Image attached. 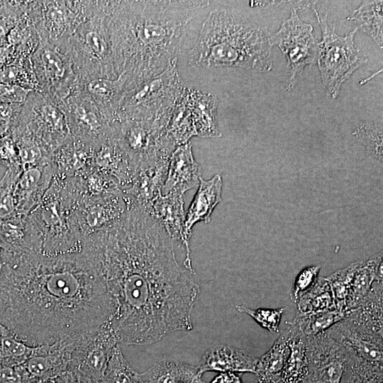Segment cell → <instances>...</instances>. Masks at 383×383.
I'll return each mask as SVG.
<instances>
[{"instance_id":"1","label":"cell","mask_w":383,"mask_h":383,"mask_svg":"<svg viewBox=\"0 0 383 383\" xmlns=\"http://www.w3.org/2000/svg\"><path fill=\"white\" fill-rule=\"evenodd\" d=\"M118 343L150 345L193 328L200 288L181 269L161 223L132 199L113 226L88 235Z\"/></svg>"},{"instance_id":"2","label":"cell","mask_w":383,"mask_h":383,"mask_svg":"<svg viewBox=\"0 0 383 383\" xmlns=\"http://www.w3.org/2000/svg\"><path fill=\"white\" fill-rule=\"evenodd\" d=\"M94 256L0 248V323L32 347L72 343L109 323Z\"/></svg>"},{"instance_id":"3","label":"cell","mask_w":383,"mask_h":383,"mask_svg":"<svg viewBox=\"0 0 383 383\" xmlns=\"http://www.w3.org/2000/svg\"><path fill=\"white\" fill-rule=\"evenodd\" d=\"M213 2L109 1L117 71L127 90L177 64L193 45Z\"/></svg>"},{"instance_id":"4","label":"cell","mask_w":383,"mask_h":383,"mask_svg":"<svg viewBox=\"0 0 383 383\" xmlns=\"http://www.w3.org/2000/svg\"><path fill=\"white\" fill-rule=\"evenodd\" d=\"M271 33L240 11L213 3L187 53L196 70L237 67L261 73L272 67Z\"/></svg>"},{"instance_id":"5","label":"cell","mask_w":383,"mask_h":383,"mask_svg":"<svg viewBox=\"0 0 383 383\" xmlns=\"http://www.w3.org/2000/svg\"><path fill=\"white\" fill-rule=\"evenodd\" d=\"M57 45L70 57L78 82L93 78L114 79L119 77L110 27L109 1H94L90 14L66 40Z\"/></svg>"},{"instance_id":"6","label":"cell","mask_w":383,"mask_h":383,"mask_svg":"<svg viewBox=\"0 0 383 383\" xmlns=\"http://www.w3.org/2000/svg\"><path fill=\"white\" fill-rule=\"evenodd\" d=\"M322 32V40L318 45V66L322 82L332 98L338 96L343 84L353 72L368 60L366 55L355 43V35L358 30L340 36L335 32V26L331 28L327 23V15L322 16L311 6Z\"/></svg>"},{"instance_id":"7","label":"cell","mask_w":383,"mask_h":383,"mask_svg":"<svg viewBox=\"0 0 383 383\" xmlns=\"http://www.w3.org/2000/svg\"><path fill=\"white\" fill-rule=\"evenodd\" d=\"M182 89L177 65H174L126 90L113 121L149 120L169 115Z\"/></svg>"},{"instance_id":"8","label":"cell","mask_w":383,"mask_h":383,"mask_svg":"<svg viewBox=\"0 0 383 383\" xmlns=\"http://www.w3.org/2000/svg\"><path fill=\"white\" fill-rule=\"evenodd\" d=\"M170 115L155 119L111 123L115 139L128 157L133 176L142 167L170 160L177 147L165 132Z\"/></svg>"},{"instance_id":"9","label":"cell","mask_w":383,"mask_h":383,"mask_svg":"<svg viewBox=\"0 0 383 383\" xmlns=\"http://www.w3.org/2000/svg\"><path fill=\"white\" fill-rule=\"evenodd\" d=\"M30 62L38 90L55 103L60 105L76 88L78 79L70 57L57 43L39 36Z\"/></svg>"},{"instance_id":"10","label":"cell","mask_w":383,"mask_h":383,"mask_svg":"<svg viewBox=\"0 0 383 383\" xmlns=\"http://www.w3.org/2000/svg\"><path fill=\"white\" fill-rule=\"evenodd\" d=\"M118 345L109 324L93 330L74 343L67 371L78 383H102L109 360Z\"/></svg>"},{"instance_id":"11","label":"cell","mask_w":383,"mask_h":383,"mask_svg":"<svg viewBox=\"0 0 383 383\" xmlns=\"http://www.w3.org/2000/svg\"><path fill=\"white\" fill-rule=\"evenodd\" d=\"M94 1H30L28 13L39 36L55 43L66 40L91 13Z\"/></svg>"},{"instance_id":"12","label":"cell","mask_w":383,"mask_h":383,"mask_svg":"<svg viewBox=\"0 0 383 383\" xmlns=\"http://www.w3.org/2000/svg\"><path fill=\"white\" fill-rule=\"evenodd\" d=\"M298 10L293 7L289 18L270 36L272 45L280 48L290 68L287 91L292 89L296 77L302 74L305 67L315 64L317 60L318 42L313 34V26L299 18Z\"/></svg>"},{"instance_id":"13","label":"cell","mask_w":383,"mask_h":383,"mask_svg":"<svg viewBox=\"0 0 383 383\" xmlns=\"http://www.w3.org/2000/svg\"><path fill=\"white\" fill-rule=\"evenodd\" d=\"M60 106L65 113L74 140L97 148L115 138L111 122L77 87Z\"/></svg>"},{"instance_id":"14","label":"cell","mask_w":383,"mask_h":383,"mask_svg":"<svg viewBox=\"0 0 383 383\" xmlns=\"http://www.w3.org/2000/svg\"><path fill=\"white\" fill-rule=\"evenodd\" d=\"M309 361L307 383H340L350 350L325 332L306 337Z\"/></svg>"},{"instance_id":"15","label":"cell","mask_w":383,"mask_h":383,"mask_svg":"<svg viewBox=\"0 0 383 383\" xmlns=\"http://www.w3.org/2000/svg\"><path fill=\"white\" fill-rule=\"evenodd\" d=\"M223 179L220 174H215L209 180L199 179L198 190L191 202L187 213L184 225V243L186 256L184 266L191 272L194 273L190 259V238L194 226L203 221L208 223L215 207L222 201Z\"/></svg>"},{"instance_id":"16","label":"cell","mask_w":383,"mask_h":383,"mask_svg":"<svg viewBox=\"0 0 383 383\" xmlns=\"http://www.w3.org/2000/svg\"><path fill=\"white\" fill-rule=\"evenodd\" d=\"M325 333L344 345L357 357L372 364L383 366V335L347 317L332 326Z\"/></svg>"},{"instance_id":"17","label":"cell","mask_w":383,"mask_h":383,"mask_svg":"<svg viewBox=\"0 0 383 383\" xmlns=\"http://www.w3.org/2000/svg\"><path fill=\"white\" fill-rule=\"evenodd\" d=\"M74 343L38 346L35 353L22 364L30 383L55 379L66 372Z\"/></svg>"},{"instance_id":"18","label":"cell","mask_w":383,"mask_h":383,"mask_svg":"<svg viewBox=\"0 0 383 383\" xmlns=\"http://www.w3.org/2000/svg\"><path fill=\"white\" fill-rule=\"evenodd\" d=\"M201 177L200 166L194 157L191 143L180 145L170 157L162 195H184L199 184Z\"/></svg>"},{"instance_id":"19","label":"cell","mask_w":383,"mask_h":383,"mask_svg":"<svg viewBox=\"0 0 383 383\" xmlns=\"http://www.w3.org/2000/svg\"><path fill=\"white\" fill-rule=\"evenodd\" d=\"M258 359L245 350L220 345L205 352L197 369L201 376L210 371L255 374Z\"/></svg>"},{"instance_id":"20","label":"cell","mask_w":383,"mask_h":383,"mask_svg":"<svg viewBox=\"0 0 383 383\" xmlns=\"http://www.w3.org/2000/svg\"><path fill=\"white\" fill-rule=\"evenodd\" d=\"M91 170L113 177L120 186L131 185L133 170L128 157L113 138L94 149Z\"/></svg>"},{"instance_id":"21","label":"cell","mask_w":383,"mask_h":383,"mask_svg":"<svg viewBox=\"0 0 383 383\" xmlns=\"http://www.w3.org/2000/svg\"><path fill=\"white\" fill-rule=\"evenodd\" d=\"M77 88L96 104L111 123L126 91V80L123 75L114 79L93 78L79 81Z\"/></svg>"},{"instance_id":"22","label":"cell","mask_w":383,"mask_h":383,"mask_svg":"<svg viewBox=\"0 0 383 383\" xmlns=\"http://www.w3.org/2000/svg\"><path fill=\"white\" fill-rule=\"evenodd\" d=\"M169 160H160L139 168L131 187L123 191L132 199L149 211L153 202L162 196Z\"/></svg>"},{"instance_id":"23","label":"cell","mask_w":383,"mask_h":383,"mask_svg":"<svg viewBox=\"0 0 383 383\" xmlns=\"http://www.w3.org/2000/svg\"><path fill=\"white\" fill-rule=\"evenodd\" d=\"M182 93L189 107L196 133L201 138H218L221 135L217 121V98L191 88L184 87Z\"/></svg>"},{"instance_id":"24","label":"cell","mask_w":383,"mask_h":383,"mask_svg":"<svg viewBox=\"0 0 383 383\" xmlns=\"http://www.w3.org/2000/svg\"><path fill=\"white\" fill-rule=\"evenodd\" d=\"M375 281H383L382 251L367 260L355 262L346 299V313L362 302Z\"/></svg>"},{"instance_id":"25","label":"cell","mask_w":383,"mask_h":383,"mask_svg":"<svg viewBox=\"0 0 383 383\" xmlns=\"http://www.w3.org/2000/svg\"><path fill=\"white\" fill-rule=\"evenodd\" d=\"M184 195L170 193L162 195L152 204L148 211L163 226L173 240L183 245L185 213Z\"/></svg>"},{"instance_id":"26","label":"cell","mask_w":383,"mask_h":383,"mask_svg":"<svg viewBox=\"0 0 383 383\" xmlns=\"http://www.w3.org/2000/svg\"><path fill=\"white\" fill-rule=\"evenodd\" d=\"M284 331L289 347L280 383H301L306 381L309 374L306 337L298 329L288 323Z\"/></svg>"},{"instance_id":"27","label":"cell","mask_w":383,"mask_h":383,"mask_svg":"<svg viewBox=\"0 0 383 383\" xmlns=\"http://www.w3.org/2000/svg\"><path fill=\"white\" fill-rule=\"evenodd\" d=\"M140 378L147 383H206L197 367L163 359L140 373Z\"/></svg>"},{"instance_id":"28","label":"cell","mask_w":383,"mask_h":383,"mask_svg":"<svg viewBox=\"0 0 383 383\" xmlns=\"http://www.w3.org/2000/svg\"><path fill=\"white\" fill-rule=\"evenodd\" d=\"M289 353L288 339L284 331L270 349L258 359L255 373L257 383H280Z\"/></svg>"},{"instance_id":"29","label":"cell","mask_w":383,"mask_h":383,"mask_svg":"<svg viewBox=\"0 0 383 383\" xmlns=\"http://www.w3.org/2000/svg\"><path fill=\"white\" fill-rule=\"evenodd\" d=\"M382 3L381 1H362L358 9L355 10L348 20L355 22L357 29L369 35L382 48Z\"/></svg>"},{"instance_id":"30","label":"cell","mask_w":383,"mask_h":383,"mask_svg":"<svg viewBox=\"0 0 383 383\" xmlns=\"http://www.w3.org/2000/svg\"><path fill=\"white\" fill-rule=\"evenodd\" d=\"M345 316L346 313L337 309L309 313L297 312L293 320L287 323L296 327L306 338L324 333Z\"/></svg>"},{"instance_id":"31","label":"cell","mask_w":383,"mask_h":383,"mask_svg":"<svg viewBox=\"0 0 383 383\" xmlns=\"http://www.w3.org/2000/svg\"><path fill=\"white\" fill-rule=\"evenodd\" d=\"M36 348L26 345L0 323V367H15L24 363Z\"/></svg>"},{"instance_id":"32","label":"cell","mask_w":383,"mask_h":383,"mask_svg":"<svg viewBox=\"0 0 383 383\" xmlns=\"http://www.w3.org/2000/svg\"><path fill=\"white\" fill-rule=\"evenodd\" d=\"M298 313H309L336 309L330 285L325 278L316 284L296 301Z\"/></svg>"},{"instance_id":"33","label":"cell","mask_w":383,"mask_h":383,"mask_svg":"<svg viewBox=\"0 0 383 383\" xmlns=\"http://www.w3.org/2000/svg\"><path fill=\"white\" fill-rule=\"evenodd\" d=\"M349 350L340 383H383V366L369 362Z\"/></svg>"},{"instance_id":"34","label":"cell","mask_w":383,"mask_h":383,"mask_svg":"<svg viewBox=\"0 0 383 383\" xmlns=\"http://www.w3.org/2000/svg\"><path fill=\"white\" fill-rule=\"evenodd\" d=\"M102 383H141L140 373L131 366L118 345L109 360Z\"/></svg>"},{"instance_id":"35","label":"cell","mask_w":383,"mask_h":383,"mask_svg":"<svg viewBox=\"0 0 383 383\" xmlns=\"http://www.w3.org/2000/svg\"><path fill=\"white\" fill-rule=\"evenodd\" d=\"M0 83L38 90L30 59L21 62H13L1 68Z\"/></svg>"},{"instance_id":"36","label":"cell","mask_w":383,"mask_h":383,"mask_svg":"<svg viewBox=\"0 0 383 383\" xmlns=\"http://www.w3.org/2000/svg\"><path fill=\"white\" fill-rule=\"evenodd\" d=\"M21 170L8 168L0 181V221L17 215L13 190Z\"/></svg>"},{"instance_id":"37","label":"cell","mask_w":383,"mask_h":383,"mask_svg":"<svg viewBox=\"0 0 383 383\" xmlns=\"http://www.w3.org/2000/svg\"><path fill=\"white\" fill-rule=\"evenodd\" d=\"M355 270V262L326 277L332 291L335 309L346 313V299Z\"/></svg>"},{"instance_id":"38","label":"cell","mask_w":383,"mask_h":383,"mask_svg":"<svg viewBox=\"0 0 383 383\" xmlns=\"http://www.w3.org/2000/svg\"><path fill=\"white\" fill-rule=\"evenodd\" d=\"M377 160L382 162V125L364 122L353 133Z\"/></svg>"},{"instance_id":"39","label":"cell","mask_w":383,"mask_h":383,"mask_svg":"<svg viewBox=\"0 0 383 383\" xmlns=\"http://www.w3.org/2000/svg\"><path fill=\"white\" fill-rule=\"evenodd\" d=\"M236 309L253 318L260 326L270 333H279V324L284 308L252 309L244 305H237Z\"/></svg>"},{"instance_id":"40","label":"cell","mask_w":383,"mask_h":383,"mask_svg":"<svg viewBox=\"0 0 383 383\" xmlns=\"http://www.w3.org/2000/svg\"><path fill=\"white\" fill-rule=\"evenodd\" d=\"M320 265H311L304 268L296 276L291 292V299L296 303L299 299L317 282Z\"/></svg>"},{"instance_id":"41","label":"cell","mask_w":383,"mask_h":383,"mask_svg":"<svg viewBox=\"0 0 383 383\" xmlns=\"http://www.w3.org/2000/svg\"><path fill=\"white\" fill-rule=\"evenodd\" d=\"M32 91L16 85L0 83V102L21 106Z\"/></svg>"},{"instance_id":"42","label":"cell","mask_w":383,"mask_h":383,"mask_svg":"<svg viewBox=\"0 0 383 383\" xmlns=\"http://www.w3.org/2000/svg\"><path fill=\"white\" fill-rule=\"evenodd\" d=\"M210 383H243L240 375L235 372H221Z\"/></svg>"},{"instance_id":"43","label":"cell","mask_w":383,"mask_h":383,"mask_svg":"<svg viewBox=\"0 0 383 383\" xmlns=\"http://www.w3.org/2000/svg\"><path fill=\"white\" fill-rule=\"evenodd\" d=\"M55 380L56 383H78L74 375L69 371L61 374Z\"/></svg>"},{"instance_id":"44","label":"cell","mask_w":383,"mask_h":383,"mask_svg":"<svg viewBox=\"0 0 383 383\" xmlns=\"http://www.w3.org/2000/svg\"><path fill=\"white\" fill-rule=\"evenodd\" d=\"M33 383H56L55 379H50L46 381H38Z\"/></svg>"},{"instance_id":"45","label":"cell","mask_w":383,"mask_h":383,"mask_svg":"<svg viewBox=\"0 0 383 383\" xmlns=\"http://www.w3.org/2000/svg\"><path fill=\"white\" fill-rule=\"evenodd\" d=\"M140 380H141V379H140ZM141 383H147V382H143V381L141 380Z\"/></svg>"},{"instance_id":"46","label":"cell","mask_w":383,"mask_h":383,"mask_svg":"<svg viewBox=\"0 0 383 383\" xmlns=\"http://www.w3.org/2000/svg\"><path fill=\"white\" fill-rule=\"evenodd\" d=\"M301 383H307V382H301Z\"/></svg>"}]
</instances>
